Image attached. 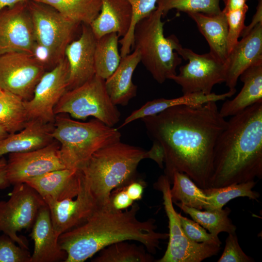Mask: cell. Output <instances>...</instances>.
I'll return each mask as SVG.
<instances>
[{
  "instance_id": "29",
  "label": "cell",
  "mask_w": 262,
  "mask_h": 262,
  "mask_svg": "<svg viewBox=\"0 0 262 262\" xmlns=\"http://www.w3.org/2000/svg\"><path fill=\"white\" fill-rule=\"evenodd\" d=\"M170 192L173 203H180L186 206L198 210L206 209L209 205L208 196L203 189L184 173H173Z\"/></svg>"
},
{
  "instance_id": "30",
  "label": "cell",
  "mask_w": 262,
  "mask_h": 262,
  "mask_svg": "<svg viewBox=\"0 0 262 262\" xmlns=\"http://www.w3.org/2000/svg\"><path fill=\"white\" fill-rule=\"evenodd\" d=\"M174 203L184 213L189 215L194 221L213 234L218 235L222 232L236 233L237 228L229 217L231 212L229 207L203 211L179 202Z\"/></svg>"
},
{
  "instance_id": "16",
  "label": "cell",
  "mask_w": 262,
  "mask_h": 262,
  "mask_svg": "<svg viewBox=\"0 0 262 262\" xmlns=\"http://www.w3.org/2000/svg\"><path fill=\"white\" fill-rule=\"evenodd\" d=\"M76 198L58 201L46 199L54 230L59 236L85 223L99 208L81 183Z\"/></svg>"
},
{
  "instance_id": "12",
  "label": "cell",
  "mask_w": 262,
  "mask_h": 262,
  "mask_svg": "<svg viewBox=\"0 0 262 262\" xmlns=\"http://www.w3.org/2000/svg\"><path fill=\"white\" fill-rule=\"evenodd\" d=\"M69 66L65 56L50 70L45 72L36 84L33 98L24 101L28 120L54 123V108L68 90Z\"/></svg>"
},
{
  "instance_id": "34",
  "label": "cell",
  "mask_w": 262,
  "mask_h": 262,
  "mask_svg": "<svg viewBox=\"0 0 262 262\" xmlns=\"http://www.w3.org/2000/svg\"><path fill=\"white\" fill-rule=\"evenodd\" d=\"M220 0H157V8L165 16L171 10L186 13L218 14L221 12Z\"/></svg>"
},
{
  "instance_id": "42",
  "label": "cell",
  "mask_w": 262,
  "mask_h": 262,
  "mask_svg": "<svg viewBox=\"0 0 262 262\" xmlns=\"http://www.w3.org/2000/svg\"><path fill=\"white\" fill-rule=\"evenodd\" d=\"M144 185V182L134 179L125 186L126 191L128 196L133 201L142 198Z\"/></svg>"
},
{
  "instance_id": "31",
  "label": "cell",
  "mask_w": 262,
  "mask_h": 262,
  "mask_svg": "<svg viewBox=\"0 0 262 262\" xmlns=\"http://www.w3.org/2000/svg\"><path fill=\"white\" fill-rule=\"evenodd\" d=\"M256 183L254 180L219 188L210 187L203 189L208 196L209 203L205 210L222 209L230 200L239 197H247L250 199L257 200L260 197V193L253 190Z\"/></svg>"
},
{
  "instance_id": "17",
  "label": "cell",
  "mask_w": 262,
  "mask_h": 262,
  "mask_svg": "<svg viewBox=\"0 0 262 262\" xmlns=\"http://www.w3.org/2000/svg\"><path fill=\"white\" fill-rule=\"evenodd\" d=\"M97 41L90 26L82 24L79 37L66 46L65 56L69 66L68 90L82 85L95 75Z\"/></svg>"
},
{
  "instance_id": "40",
  "label": "cell",
  "mask_w": 262,
  "mask_h": 262,
  "mask_svg": "<svg viewBox=\"0 0 262 262\" xmlns=\"http://www.w3.org/2000/svg\"><path fill=\"white\" fill-rule=\"evenodd\" d=\"M125 186L115 189L111 193V205L116 210H125L128 209L134 203V201L128 196L126 191Z\"/></svg>"
},
{
  "instance_id": "18",
  "label": "cell",
  "mask_w": 262,
  "mask_h": 262,
  "mask_svg": "<svg viewBox=\"0 0 262 262\" xmlns=\"http://www.w3.org/2000/svg\"><path fill=\"white\" fill-rule=\"evenodd\" d=\"M262 62V23L258 24L238 41L229 52L225 82L229 91H236L240 75L250 66Z\"/></svg>"
},
{
  "instance_id": "37",
  "label": "cell",
  "mask_w": 262,
  "mask_h": 262,
  "mask_svg": "<svg viewBox=\"0 0 262 262\" xmlns=\"http://www.w3.org/2000/svg\"><path fill=\"white\" fill-rule=\"evenodd\" d=\"M9 236L0 235V262H30L31 255Z\"/></svg>"
},
{
  "instance_id": "26",
  "label": "cell",
  "mask_w": 262,
  "mask_h": 262,
  "mask_svg": "<svg viewBox=\"0 0 262 262\" xmlns=\"http://www.w3.org/2000/svg\"><path fill=\"white\" fill-rule=\"evenodd\" d=\"M236 91H229L225 93L216 94L211 93L204 94L201 93H195L174 98H160L154 99L147 102L140 108L132 112L125 118L119 128H122L129 123L137 119H141L145 117L152 116L167 109L180 105H200L209 101L224 100L232 96Z\"/></svg>"
},
{
  "instance_id": "28",
  "label": "cell",
  "mask_w": 262,
  "mask_h": 262,
  "mask_svg": "<svg viewBox=\"0 0 262 262\" xmlns=\"http://www.w3.org/2000/svg\"><path fill=\"white\" fill-rule=\"evenodd\" d=\"M50 6L67 19L90 25L98 15L101 0H32Z\"/></svg>"
},
{
  "instance_id": "23",
  "label": "cell",
  "mask_w": 262,
  "mask_h": 262,
  "mask_svg": "<svg viewBox=\"0 0 262 262\" xmlns=\"http://www.w3.org/2000/svg\"><path fill=\"white\" fill-rule=\"evenodd\" d=\"M140 63V53L134 49L122 57L117 68L105 80L107 93L115 105L126 106L136 96L137 88L132 82V76Z\"/></svg>"
},
{
  "instance_id": "13",
  "label": "cell",
  "mask_w": 262,
  "mask_h": 262,
  "mask_svg": "<svg viewBox=\"0 0 262 262\" xmlns=\"http://www.w3.org/2000/svg\"><path fill=\"white\" fill-rule=\"evenodd\" d=\"M46 68L31 54L14 52L0 55V87L28 101Z\"/></svg>"
},
{
  "instance_id": "45",
  "label": "cell",
  "mask_w": 262,
  "mask_h": 262,
  "mask_svg": "<svg viewBox=\"0 0 262 262\" xmlns=\"http://www.w3.org/2000/svg\"><path fill=\"white\" fill-rule=\"evenodd\" d=\"M225 6L222 10L223 12H228L241 9L247 6L246 1L248 0H223Z\"/></svg>"
},
{
  "instance_id": "44",
  "label": "cell",
  "mask_w": 262,
  "mask_h": 262,
  "mask_svg": "<svg viewBox=\"0 0 262 262\" xmlns=\"http://www.w3.org/2000/svg\"><path fill=\"white\" fill-rule=\"evenodd\" d=\"M256 9L251 22L248 26H245L240 36L243 37L246 35L258 24L262 23V0H258Z\"/></svg>"
},
{
  "instance_id": "1",
  "label": "cell",
  "mask_w": 262,
  "mask_h": 262,
  "mask_svg": "<svg viewBox=\"0 0 262 262\" xmlns=\"http://www.w3.org/2000/svg\"><path fill=\"white\" fill-rule=\"evenodd\" d=\"M141 119L150 139L164 149V175L171 184L178 171L202 189L211 187L214 147L228 123L216 102L174 106Z\"/></svg>"
},
{
  "instance_id": "3",
  "label": "cell",
  "mask_w": 262,
  "mask_h": 262,
  "mask_svg": "<svg viewBox=\"0 0 262 262\" xmlns=\"http://www.w3.org/2000/svg\"><path fill=\"white\" fill-rule=\"evenodd\" d=\"M262 178V102L232 116L214 149L211 187Z\"/></svg>"
},
{
  "instance_id": "43",
  "label": "cell",
  "mask_w": 262,
  "mask_h": 262,
  "mask_svg": "<svg viewBox=\"0 0 262 262\" xmlns=\"http://www.w3.org/2000/svg\"><path fill=\"white\" fill-rule=\"evenodd\" d=\"M147 159L154 161L159 167L163 168L164 159V153L162 146L158 143L153 142L151 148L148 151Z\"/></svg>"
},
{
  "instance_id": "32",
  "label": "cell",
  "mask_w": 262,
  "mask_h": 262,
  "mask_svg": "<svg viewBox=\"0 0 262 262\" xmlns=\"http://www.w3.org/2000/svg\"><path fill=\"white\" fill-rule=\"evenodd\" d=\"M144 246L125 241L113 243L100 250L94 262H151L153 257L146 252Z\"/></svg>"
},
{
  "instance_id": "4",
  "label": "cell",
  "mask_w": 262,
  "mask_h": 262,
  "mask_svg": "<svg viewBox=\"0 0 262 262\" xmlns=\"http://www.w3.org/2000/svg\"><path fill=\"white\" fill-rule=\"evenodd\" d=\"M147 159V151L120 141L92 154L79 170L81 182L99 208L111 205L113 190L135 179L137 166Z\"/></svg>"
},
{
  "instance_id": "19",
  "label": "cell",
  "mask_w": 262,
  "mask_h": 262,
  "mask_svg": "<svg viewBox=\"0 0 262 262\" xmlns=\"http://www.w3.org/2000/svg\"><path fill=\"white\" fill-rule=\"evenodd\" d=\"M24 183L35 190L44 200L60 201L74 198L77 196L81 177L79 170L66 168L28 179Z\"/></svg>"
},
{
  "instance_id": "39",
  "label": "cell",
  "mask_w": 262,
  "mask_h": 262,
  "mask_svg": "<svg viewBox=\"0 0 262 262\" xmlns=\"http://www.w3.org/2000/svg\"><path fill=\"white\" fill-rule=\"evenodd\" d=\"M254 260L247 255L239 245L236 233H229L226 240L223 253L218 262H252Z\"/></svg>"
},
{
  "instance_id": "47",
  "label": "cell",
  "mask_w": 262,
  "mask_h": 262,
  "mask_svg": "<svg viewBox=\"0 0 262 262\" xmlns=\"http://www.w3.org/2000/svg\"><path fill=\"white\" fill-rule=\"evenodd\" d=\"M9 186L10 185L6 179L4 167L0 170V189H4Z\"/></svg>"
},
{
  "instance_id": "9",
  "label": "cell",
  "mask_w": 262,
  "mask_h": 262,
  "mask_svg": "<svg viewBox=\"0 0 262 262\" xmlns=\"http://www.w3.org/2000/svg\"><path fill=\"white\" fill-rule=\"evenodd\" d=\"M175 51L188 63L180 67L178 74L171 77L181 87L183 95L195 93L210 94L216 84L225 82L227 66L209 52L198 54L177 44Z\"/></svg>"
},
{
  "instance_id": "14",
  "label": "cell",
  "mask_w": 262,
  "mask_h": 262,
  "mask_svg": "<svg viewBox=\"0 0 262 262\" xmlns=\"http://www.w3.org/2000/svg\"><path fill=\"white\" fill-rule=\"evenodd\" d=\"M59 143L54 140L39 149L8 154L5 172L9 184L24 183L28 179L47 172L66 168L59 155Z\"/></svg>"
},
{
  "instance_id": "46",
  "label": "cell",
  "mask_w": 262,
  "mask_h": 262,
  "mask_svg": "<svg viewBox=\"0 0 262 262\" xmlns=\"http://www.w3.org/2000/svg\"><path fill=\"white\" fill-rule=\"evenodd\" d=\"M29 0H0V12L3 9L13 6L20 3L26 2Z\"/></svg>"
},
{
  "instance_id": "27",
  "label": "cell",
  "mask_w": 262,
  "mask_h": 262,
  "mask_svg": "<svg viewBox=\"0 0 262 262\" xmlns=\"http://www.w3.org/2000/svg\"><path fill=\"white\" fill-rule=\"evenodd\" d=\"M119 37L111 33L97 39L95 51V75L105 80L115 70L121 60Z\"/></svg>"
},
{
  "instance_id": "21",
  "label": "cell",
  "mask_w": 262,
  "mask_h": 262,
  "mask_svg": "<svg viewBox=\"0 0 262 262\" xmlns=\"http://www.w3.org/2000/svg\"><path fill=\"white\" fill-rule=\"evenodd\" d=\"M53 128L54 123L28 120L22 130L0 141V159L5 154L32 151L48 145L54 140Z\"/></svg>"
},
{
  "instance_id": "6",
  "label": "cell",
  "mask_w": 262,
  "mask_h": 262,
  "mask_svg": "<svg viewBox=\"0 0 262 262\" xmlns=\"http://www.w3.org/2000/svg\"><path fill=\"white\" fill-rule=\"evenodd\" d=\"M163 16L157 8L135 24L132 49L139 52L140 63L159 83L176 75L177 67L182 62V58L175 52L179 42L177 38L164 35Z\"/></svg>"
},
{
  "instance_id": "10",
  "label": "cell",
  "mask_w": 262,
  "mask_h": 262,
  "mask_svg": "<svg viewBox=\"0 0 262 262\" xmlns=\"http://www.w3.org/2000/svg\"><path fill=\"white\" fill-rule=\"evenodd\" d=\"M45 204L41 196L27 183L14 185L10 198L0 201V231L28 249L27 240L17 233L32 228L39 210Z\"/></svg>"
},
{
  "instance_id": "5",
  "label": "cell",
  "mask_w": 262,
  "mask_h": 262,
  "mask_svg": "<svg viewBox=\"0 0 262 262\" xmlns=\"http://www.w3.org/2000/svg\"><path fill=\"white\" fill-rule=\"evenodd\" d=\"M52 137L66 168L79 170L96 151L120 141L121 134L97 119L81 122L62 114L55 115Z\"/></svg>"
},
{
  "instance_id": "8",
  "label": "cell",
  "mask_w": 262,
  "mask_h": 262,
  "mask_svg": "<svg viewBox=\"0 0 262 262\" xmlns=\"http://www.w3.org/2000/svg\"><path fill=\"white\" fill-rule=\"evenodd\" d=\"M171 183L165 175L159 177L154 187L162 192L163 204L168 219L169 241L163 256L157 262H200L217 255L220 246L196 243L183 232L170 195Z\"/></svg>"
},
{
  "instance_id": "48",
  "label": "cell",
  "mask_w": 262,
  "mask_h": 262,
  "mask_svg": "<svg viewBox=\"0 0 262 262\" xmlns=\"http://www.w3.org/2000/svg\"><path fill=\"white\" fill-rule=\"evenodd\" d=\"M10 133L3 126L0 125V141L7 137Z\"/></svg>"
},
{
  "instance_id": "22",
  "label": "cell",
  "mask_w": 262,
  "mask_h": 262,
  "mask_svg": "<svg viewBox=\"0 0 262 262\" xmlns=\"http://www.w3.org/2000/svg\"><path fill=\"white\" fill-rule=\"evenodd\" d=\"M132 16L131 6L126 0H101L100 11L89 26L97 39L111 33L121 38L128 33Z\"/></svg>"
},
{
  "instance_id": "41",
  "label": "cell",
  "mask_w": 262,
  "mask_h": 262,
  "mask_svg": "<svg viewBox=\"0 0 262 262\" xmlns=\"http://www.w3.org/2000/svg\"><path fill=\"white\" fill-rule=\"evenodd\" d=\"M32 55L39 63L45 68L47 66L55 64L49 50L37 42L33 48Z\"/></svg>"
},
{
  "instance_id": "15",
  "label": "cell",
  "mask_w": 262,
  "mask_h": 262,
  "mask_svg": "<svg viewBox=\"0 0 262 262\" xmlns=\"http://www.w3.org/2000/svg\"><path fill=\"white\" fill-rule=\"evenodd\" d=\"M28 1L0 12V55L14 52L32 55L36 42Z\"/></svg>"
},
{
  "instance_id": "25",
  "label": "cell",
  "mask_w": 262,
  "mask_h": 262,
  "mask_svg": "<svg viewBox=\"0 0 262 262\" xmlns=\"http://www.w3.org/2000/svg\"><path fill=\"white\" fill-rule=\"evenodd\" d=\"M206 39L210 52L221 61L227 62L229 55L228 24L223 12L215 15L201 13H188Z\"/></svg>"
},
{
  "instance_id": "2",
  "label": "cell",
  "mask_w": 262,
  "mask_h": 262,
  "mask_svg": "<svg viewBox=\"0 0 262 262\" xmlns=\"http://www.w3.org/2000/svg\"><path fill=\"white\" fill-rule=\"evenodd\" d=\"M139 205L125 211L111 205L98 209L83 224L59 235L58 243L67 254L65 262H83L104 247L120 241H136L149 253L160 248V241L168 234L155 231V220L137 217Z\"/></svg>"
},
{
  "instance_id": "7",
  "label": "cell",
  "mask_w": 262,
  "mask_h": 262,
  "mask_svg": "<svg viewBox=\"0 0 262 262\" xmlns=\"http://www.w3.org/2000/svg\"><path fill=\"white\" fill-rule=\"evenodd\" d=\"M54 113L69 114L77 119L93 116L114 127L120 120V113L111 99L105 80L95 75L82 85L67 90L54 108Z\"/></svg>"
},
{
  "instance_id": "20",
  "label": "cell",
  "mask_w": 262,
  "mask_h": 262,
  "mask_svg": "<svg viewBox=\"0 0 262 262\" xmlns=\"http://www.w3.org/2000/svg\"><path fill=\"white\" fill-rule=\"evenodd\" d=\"M30 236L34 242L30 262H65L67 254L59 244L46 203L39 210Z\"/></svg>"
},
{
  "instance_id": "24",
  "label": "cell",
  "mask_w": 262,
  "mask_h": 262,
  "mask_svg": "<svg viewBox=\"0 0 262 262\" xmlns=\"http://www.w3.org/2000/svg\"><path fill=\"white\" fill-rule=\"evenodd\" d=\"M239 78L244 83L241 90L232 99L226 100L219 109L224 118L233 116L262 102V62L247 68Z\"/></svg>"
},
{
  "instance_id": "36",
  "label": "cell",
  "mask_w": 262,
  "mask_h": 262,
  "mask_svg": "<svg viewBox=\"0 0 262 262\" xmlns=\"http://www.w3.org/2000/svg\"><path fill=\"white\" fill-rule=\"evenodd\" d=\"M181 226L186 236L193 242L220 246L222 242L218 235L208 233L206 230L194 220L179 213Z\"/></svg>"
},
{
  "instance_id": "11",
  "label": "cell",
  "mask_w": 262,
  "mask_h": 262,
  "mask_svg": "<svg viewBox=\"0 0 262 262\" xmlns=\"http://www.w3.org/2000/svg\"><path fill=\"white\" fill-rule=\"evenodd\" d=\"M27 5L36 42L49 50L56 64L65 57L66 48L74 40L80 24L67 19L46 4L29 0Z\"/></svg>"
},
{
  "instance_id": "35",
  "label": "cell",
  "mask_w": 262,
  "mask_h": 262,
  "mask_svg": "<svg viewBox=\"0 0 262 262\" xmlns=\"http://www.w3.org/2000/svg\"><path fill=\"white\" fill-rule=\"evenodd\" d=\"M131 5L133 16L130 29L127 34L119 39L121 57L130 53L133 46V32L135 24L149 15L157 8V0H126Z\"/></svg>"
},
{
  "instance_id": "49",
  "label": "cell",
  "mask_w": 262,
  "mask_h": 262,
  "mask_svg": "<svg viewBox=\"0 0 262 262\" xmlns=\"http://www.w3.org/2000/svg\"><path fill=\"white\" fill-rule=\"evenodd\" d=\"M7 160L3 156L0 159V170L4 168L6 164Z\"/></svg>"
},
{
  "instance_id": "38",
  "label": "cell",
  "mask_w": 262,
  "mask_h": 262,
  "mask_svg": "<svg viewBox=\"0 0 262 262\" xmlns=\"http://www.w3.org/2000/svg\"><path fill=\"white\" fill-rule=\"evenodd\" d=\"M248 10V7L247 6L235 10L226 12L223 11L228 24L229 54L238 41V38L245 28V20Z\"/></svg>"
},
{
  "instance_id": "50",
  "label": "cell",
  "mask_w": 262,
  "mask_h": 262,
  "mask_svg": "<svg viewBox=\"0 0 262 262\" xmlns=\"http://www.w3.org/2000/svg\"><path fill=\"white\" fill-rule=\"evenodd\" d=\"M4 91L0 87V97L3 94Z\"/></svg>"
},
{
  "instance_id": "33",
  "label": "cell",
  "mask_w": 262,
  "mask_h": 262,
  "mask_svg": "<svg viewBox=\"0 0 262 262\" xmlns=\"http://www.w3.org/2000/svg\"><path fill=\"white\" fill-rule=\"evenodd\" d=\"M28 121L24 100L10 92L4 91L0 97V125L12 134L22 130Z\"/></svg>"
}]
</instances>
